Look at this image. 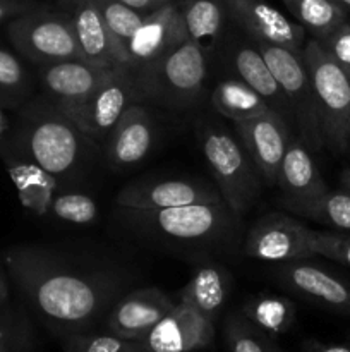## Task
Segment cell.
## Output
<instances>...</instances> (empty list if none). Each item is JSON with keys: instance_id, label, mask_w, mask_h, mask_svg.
Here are the masks:
<instances>
[{"instance_id": "cell-17", "label": "cell", "mask_w": 350, "mask_h": 352, "mask_svg": "<svg viewBox=\"0 0 350 352\" xmlns=\"http://www.w3.org/2000/svg\"><path fill=\"white\" fill-rule=\"evenodd\" d=\"M223 201L220 192L209 186L184 179L141 181L129 184L115 196V205L126 210H161L196 203Z\"/></svg>"}, {"instance_id": "cell-8", "label": "cell", "mask_w": 350, "mask_h": 352, "mask_svg": "<svg viewBox=\"0 0 350 352\" xmlns=\"http://www.w3.org/2000/svg\"><path fill=\"white\" fill-rule=\"evenodd\" d=\"M256 47L263 54L268 67L287 98L292 119L299 127V138L312 150L325 146L318 105L302 54H294L287 48L266 43H256Z\"/></svg>"}, {"instance_id": "cell-32", "label": "cell", "mask_w": 350, "mask_h": 352, "mask_svg": "<svg viewBox=\"0 0 350 352\" xmlns=\"http://www.w3.org/2000/svg\"><path fill=\"white\" fill-rule=\"evenodd\" d=\"M64 352H150L143 340L122 339L112 332H82L62 339Z\"/></svg>"}, {"instance_id": "cell-42", "label": "cell", "mask_w": 350, "mask_h": 352, "mask_svg": "<svg viewBox=\"0 0 350 352\" xmlns=\"http://www.w3.org/2000/svg\"><path fill=\"white\" fill-rule=\"evenodd\" d=\"M342 186H343V191L349 192V195H350V168L343 170V174H342Z\"/></svg>"}, {"instance_id": "cell-34", "label": "cell", "mask_w": 350, "mask_h": 352, "mask_svg": "<svg viewBox=\"0 0 350 352\" xmlns=\"http://www.w3.org/2000/svg\"><path fill=\"white\" fill-rule=\"evenodd\" d=\"M47 212H50L55 219L64 220L69 223H91L98 219V206L96 201L82 192H65L54 198L48 205Z\"/></svg>"}, {"instance_id": "cell-14", "label": "cell", "mask_w": 350, "mask_h": 352, "mask_svg": "<svg viewBox=\"0 0 350 352\" xmlns=\"http://www.w3.org/2000/svg\"><path fill=\"white\" fill-rule=\"evenodd\" d=\"M110 69L88 64L82 58H72L41 65L40 79L48 102L54 103L65 116H71L84 105L86 100L106 78Z\"/></svg>"}, {"instance_id": "cell-29", "label": "cell", "mask_w": 350, "mask_h": 352, "mask_svg": "<svg viewBox=\"0 0 350 352\" xmlns=\"http://www.w3.org/2000/svg\"><path fill=\"white\" fill-rule=\"evenodd\" d=\"M95 2L98 6L100 12H102L103 19H105L106 26H108L110 34H112L120 64L127 65L129 41L137 31V28L143 24L148 12L132 9V7L126 6L119 0H95Z\"/></svg>"}, {"instance_id": "cell-45", "label": "cell", "mask_w": 350, "mask_h": 352, "mask_svg": "<svg viewBox=\"0 0 350 352\" xmlns=\"http://www.w3.org/2000/svg\"><path fill=\"white\" fill-rule=\"evenodd\" d=\"M336 2H338L342 7H345L347 10H350V0H336Z\"/></svg>"}, {"instance_id": "cell-35", "label": "cell", "mask_w": 350, "mask_h": 352, "mask_svg": "<svg viewBox=\"0 0 350 352\" xmlns=\"http://www.w3.org/2000/svg\"><path fill=\"white\" fill-rule=\"evenodd\" d=\"M311 246L316 256L328 258L350 267V236L328 232V230H312Z\"/></svg>"}, {"instance_id": "cell-43", "label": "cell", "mask_w": 350, "mask_h": 352, "mask_svg": "<svg viewBox=\"0 0 350 352\" xmlns=\"http://www.w3.org/2000/svg\"><path fill=\"white\" fill-rule=\"evenodd\" d=\"M151 2L154 3V7H160V6H165V3H178L180 0H151Z\"/></svg>"}, {"instance_id": "cell-11", "label": "cell", "mask_w": 350, "mask_h": 352, "mask_svg": "<svg viewBox=\"0 0 350 352\" xmlns=\"http://www.w3.org/2000/svg\"><path fill=\"white\" fill-rule=\"evenodd\" d=\"M226 16L254 40L302 54L307 31L268 0H226Z\"/></svg>"}, {"instance_id": "cell-31", "label": "cell", "mask_w": 350, "mask_h": 352, "mask_svg": "<svg viewBox=\"0 0 350 352\" xmlns=\"http://www.w3.org/2000/svg\"><path fill=\"white\" fill-rule=\"evenodd\" d=\"M31 79L19 58L0 47V105L16 107L27 98Z\"/></svg>"}, {"instance_id": "cell-2", "label": "cell", "mask_w": 350, "mask_h": 352, "mask_svg": "<svg viewBox=\"0 0 350 352\" xmlns=\"http://www.w3.org/2000/svg\"><path fill=\"white\" fill-rule=\"evenodd\" d=\"M95 146L98 144L47 98L24 105L17 117L12 148L51 177L81 170Z\"/></svg>"}, {"instance_id": "cell-38", "label": "cell", "mask_w": 350, "mask_h": 352, "mask_svg": "<svg viewBox=\"0 0 350 352\" xmlns=\"http://www.w3.org/2000/svg\"><path fill=\"white\" fill-rule=\"evenodd\" d=\"M302 352H350L349 344H325L318 340H307Z\"/></svg>"}, {"instance_id": "cell-44", "label": "cell", "mask_w": 350, "mask_h": 352, "mask_svg": "<svg viewBox=\"0 0 350 352\" xmlns=\"http://www.w3.org/2000/svg\"><path fill=\"white\" fill-rule=\"evenodd\" d=\"M58 2H60L64 7H67V9H71V7L74 6V3L78 2V0H58Z\"/></svg>"}, {"instance_id": "cell-41", "label": "cell", "mask_w": 350, "mask_h": 352, "mask_svg": "<svg viewBox=\"0 0 350 352\" xmlns=\"http://www.w3.org/2000/svg\"><path fill=\"white\" fill-rule=\"evenodd\" d=\"M7 131H9V120H7L5 113H3L2 107H0V144H2L3 138H5Z\"/></svg>"}, {"instance_id": "cell-4", "label": "cell", "mask_w": 350, "mask_h": 352, "mask_svg": "<svg viewBox=\"0 0 350 352\" xmlns=\"http://www.w3.org/2000/svg\"><path fill=\"white\" fill-rule=\"evenodd\" d=\"M206 71V52L187 38L134 76L139 98H153L172 107H184L191 105L201 95Z\"/></svg>"}, {"instance_id": "cell-15", "label": "cell", "mask_w": 350, "mask_h": 352, "mask_svg": "<svg viewBox=\"0 0 350 352\" xmlns=\"http://www.w3.org/2000/svg\"><path fill=\"white\" fill-rule=\"evenodd\" d=\"M215 339V323L192 306L177 301L143 344L150 352H196L209 347Z\"/></svg>"}, {"instance_id": "cell-30", "label": "cell", "mask_w": 350, "mask_h": 352, "mask_svg": "<svg viewBox=\"0 0 350 352\" xmlns=\"http://www.w3.org/2000/svg\"><path fill=\"white\" fill-rule=\"evenodd\" d=\"M225 342L229 352H280L271 337L250 323L242 313L225 322Z\"/></svg>"}, {"instance_id": "cell-6", "label": "cell", "mask_w": 350, "mask_h": 352, "mask_svg": "<svg viewBox=\"0 0 350 352\" xmlns=\"http://www.w3.org/2000/svg\"><path fill=\"white\" fill-rule=\"evenodd\" d=\"M122 210V217L134 229L178 243H206L230 229L232 210L225 201L196 203L161 210Z\"/></svg>"}, {"instance_id": "cell-1", "label": "cell", "mask_w": 350, "mask_h": 352, "mask_svg": "<svg viewBox=\"0 0 350 352\" xmlns=\"http://www.w3.org/2000/svg\"><path fill=\"white\" fill-rule=\"evenodd\" d=\"M2 258L27 308L60 340L91 332L126 294L119 270L48 248L21 244L9 248Z\"/></svg>"}, {"instance_id": "cell-9", "label": "cell", "mask_w": 350, "mask_h": 352, "mask_svg": "<svg viewBox=\"0 0 350 352\" xmlns=\"http://www.w3.org/2000/svg\"><path fill=\"white\" fill-rule=\"evenodd\" d=\"M136 100H139L136 76L127 65L120 64L110 69L84 105L67 117L89 140L102 146L106 144L120 117Z\"/></svg>"}, {"instance_id": "cell-12", "label": "cell", "mask_w": 350, "mask_h": 352, "mask_svg": "<svg viewBox=\"0 0 350 352\" xmlns=\"http://www.w3.org/2000/svg\"><path fill=\"white\" fill-rule=\"evenodd\" d=\"M240 144L268 186H277L278 170L290 143L287 119L266 110L253 119L233 122Z\"/></svg>"}, {"instance_id": "cell-26", "label": "cell", "mask_w": 350, "mask_h": 352, "mask_svg": "<svg viewBox=\"0 0 350 352\" xmlns=\"http://www.w3.org/2000/svg\"><path fill=\"white\" fill-rule=\"evenodd\" d=\"M283 208L331 229L350 232V195L345 191H328L307 201L283 199Z\"/></svg>"}, {"instance_id": "cell-5", "label": "cell", "mask_w": 350, "mask_h": 352, "mask_svg": "<svg viewBox=\"0 0 350 352\" xmlns=\"http://www.w3.org/2000/svg\"><path fill=\"white\" fill-rule=\"evenodd\" d=\"M199 144L225 205L235 215L246 213L259 196L261 186L256 167L242 144L225 129L215 126L201 131Z\"/></svg>"}, {"instance_id": "cell-13", "label": "cell", "mask_w": 350, "mask_h": 352, "mask_svg": "<svg viewBox=\"0 0 350 352\" xmlns=\"http://www.w3.org/2000/svg\"><path fill=\"white\" fill-rule=\"evenodd\" d=\"M178 3H165L148 12L143 24L130 38L127 67L136 74L187 40Z\"/></svg>"}, {"instance_id": "cell-7", "label": "cell", "mask_w": 350, "mask_h": 352, "mask_svg": "<svg viewBox=\"0 0 350 352\" xmlns=\"http://www.w3.org/2000/svg\"><path fill=\"white\" fill-rule=\"evenodd\" d=\"M5 31L14 48L40 67L81 58L71 14L38 7L9 21Z\"/></svg>"}, {"instance_id": "cell-40", "label": "cell", "mask_w": 350, "mask_h": 352, "mask_svg": "<svg viewBox=\"0 0 350 352\" xmlns=\"http://www.w3.org/2000/svg\"><path fill=\"white\" fill-rule=\"evenodd\" d=\"M119 2L126 3V6L132 7L136 10H141V12H151V10L156 9L151 0H119Z\"/></svg>"}, {"instance_id": "cell-24", "label": "cell", "mask_w": 350, "mask_h": 352, "mask_svg": "<svg viewBox=\"0 0 350 352\" xmlns=\"http://www.w3.org/2000/svg\"><path fill=\"white\" fill-rule=\"evenodd\" d=\"M182 19L189 40L201 50L211 52L218 43L226 16V0H180Z\"/></svg>"}, {"instance_id": "cell-33", "label": "cell", "mask_w": 350, "mask_h": 352, "mask_svg": "<svg viewBox=\"0 0 350 352\" xmlns=\"http://www.w3.org/2000/svg\"><path fill=\"white\" fill-rule=\"evenodd\" d=\"M33 329L26 313L10 302L0 309V352H31Z\"/></svg>"}, {"instance_id": "cell-27", "label": "cell", "mask_w": 350, "mask_h": 352, "mask_svg": "<svg viewBox=\"0 0 350 352\" xmlns=\"http://www.w3.org/2000/svg\"><path fill=\"white\" fill-rule=\"evenodd\" d=\"M242 315L264 333L277 337L290 330L297 308L283 296L259 294L244 305Z\"/></svg>"}, {"instance_id": "cell-18", "label": "cell", "mask_w": 350, "mask_h": 352, "mask_svg": "<svg viewBox=\"0 0 350 352\" xmlns=\"http://www.w3.org/2000/svg\"><path fill=\"white\" fill-rule=\"evenodd\" d=\"M278 280L294 294L329 311L350 316V284L309 260L281 263Z\"/></svg>"}, {"instance_id": "cell-39", "label": "cell", "mask_w": 350, "mask_h": 352, "mask_svg": "<svg viewBox=\"0 0 350 352\" xmlns=\"http://www.w3.org/2000/svg\"><path fill=\"white\" fill-rule=\"evenodd\" d=\"M10 305V289H9V274H7L3 258L0 256V309Z\"/></svg>"}, {"instance_id": "cell-37", "label": "cell", "mask_w": 350, "mask_h": 352, "mask_svg": "<svg viewBox=\"0 0 350 352\" xmlns=\"http://www.w3.org/2000/svg\"><path fill=\"white\" fill-rule=\"evenodd\" d=\"M38 7L40 6L34 0H0V23H9Z\"/></svg>"}, {"instance_id": "cell-23", "label": "cell", "mask_w": 350, "mask_h": 352, "mask_svg": "<svg viewBox=\"0 0 350 352\" xmlns=\"http://www.w3.org/2000/svg\"><path fill=\"white\" fill-rule=\"evenodd\" d=\"M232 67L240 81L246 82L247 86H250L254 91L259 93L266 100L271 110L278 112L285 119L292 116L290 107H288L287 98H285L280 85H278L277 78L268 67L263 54L256 45L254 47H249V45L237 47L232 55Z\"/></svg>"}, {"instance_id": "cell-19", "label": "cell", "mask_w": 350, "mask_h": 352, "mask_svg": "<svg viewBox=\"0 0 350 352\" xmlns=\"http://www.w3.org/2000/svg\"><path fill=\"white\" fill-rule=\"evenodd\" d=\"M154 140V122L151 113L139 103H132L117 122L106 141V158L115 168L141 164L151 151Z\"/></svg>"}, {"instance_id": "cell-16", "label": "cell", "mask_w": 350, "mask_h": 352, "mask_svg": "<svg viewBox=\"0 0 350 352\" xmlns=\"http://www.w3.org/2000/svg\"><path fill=\"white\" fill-rule=\"evenodd\" d=\"M175 299L158 287H143L126 292L106 315V330L122 339L143 340L153 327L170 313Z\"/></svg>"}, {"instance_id": "cell-22", "label": "cell", "mask_w": 350, "mask_h": 352, "mask_svg": "<svg viewBox=\"0 0 350 352\" xmlns=\"http://www.w3.org/2000/svg\"><path fill=\"white\" fill-rule=\"evenodd\" d=\"M230 284L232 278L225 268L206 265L198 268L191 280L180 289L177 301L192 306L196 311L215 323L230 296Z\"/></svg>"}, {"instance_id": "cell-20", "label": "cell", "mask_w": 350, "mask_h": 352, "mask_svg": "<svg viewBox=\"0 0 350 352\" xmlns=\"http://www.w3.org/2000/svg\"><path fill=\"white\" fill-rule=\"evenodd\" d=\"M69 10L82 60L106 69L120 65L113 38L95 0H78Z\"/></svg>"}, {"instance_id": "cell-3", "label": "cell", "mask_w": 350, "mask_h": 352, "mask_svg": "<svg viewBox=\"0 0 350 352\" xmlns=\"http://www.w3.org/2000/svg\"><path fill=\"white\" fill-rule=\"evenodd\" d=\"M302 60L318 105L323 141L343 151L350 143V79L316 38L305 41Z\"/></svg>"}, {"instance_id": "cell-25", "label": "cell", "mask_w": 350, "mask_h": 352, "mask_svg": "<svg viewBox=\"0 0 350 352\" xmlns=\"http://www.w3.org/2000/svg\"><path fill=\"white\" fill-rule=\"evenodd\" d=\"M213 109L232 122L253 119L270 110L266 100L239 78L223 79L211 93Z\"/></svg>"}, {"instance_id": "cell-36", "label": "cell", "mask_w": 350, "mask_h": 352, "mask_svg": "<svg viewBox=\"0 0 350 352\" xmlns=\"http://www.w3.org/2000/svg\"><path fill=\"white\" fill-rule=\"evenodd\" d=\"M318 41L350 79V21H343L331 33Z\"/></svg>"}, {"instance_id": "cell-21", "label": "cell", "mask_w": 350, "mask_h": 352, "mask_svg": "<svg viewBox=\"0 0 350 352\" xmlns=\"http://www.w3.org/2000/svg\"><path fill=\"white\" fill-rule=\"evenodd\" d=\"M277 186L288 201H307L328 192L325 179L301 138H292L278 170Z\"/></svg>"}, {"instance_id": "cell-10", "label": "cell", "mask_w": 350, "mask_h": 352, "mask_svg": "<svg viewBox=\"0 0 350 352\" xmlns=\"http://www.w3.org/2000/svg\"><path fill=\"white\" fill-rule=\"evenodd\" d=\"M309 227L285 212H271L250 226L244 241V254L253 260L288 263L316 256Z\"/></svg>"}, {"instance_id": "cell-28", "label": "cell", "mask_w": 350, "mask_h": 352, "mask_svg": "<svg viewBox=\"0 0 350 352\" xmlns=\"http://www.w3.org/2000/svg\"><path fill=\"white\" fill-rule=\"evenodd\" d=\"M295 21L312 34L323 40L336 26L347 21V9L336 0H281Z\"/></svg>"}]
</instances>
